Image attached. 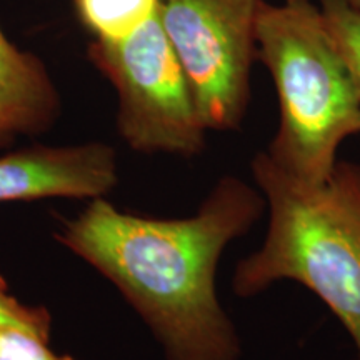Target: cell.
Wrapping results in <instances>:
<instances>
[{
	"instance_id": "obj_7",
	"label": "cell",
	"mask_w": 360,
	"mask_h": 360,
	"mask_svg": "<svg viewBox=\"0 0 360 360\" xmlns=\"http://www.w3.org/2000/svg\"><path fill=\"white\" fill-rule=\"evenodd\" d=\"M60 115V92L45 62L13 44L0 25V150L49 132Z\"/></svg>"
},
{
	"instance_id": "obj_8",
	"label": "cell",
	"mask_w": 360,
	"mask_h": 360,
	"mask_svg": "<svg viewBox=\"0 0 360 360\" xmlns=\"http://www.w3.org/2000/svg\"><path fill=\"white\" fill-rule=\"evenodd\" d=\"M79 24L90 40L117 42L147 25L160 0H70Z\"/></svg>"
},
{
	"instance_id": "obj_5",
	"label": "cell",
	"mask_w": 360,
	"mask_h": 360,
	"mask_svg": "<svg viewBox=\"0 0 360 360\" xmlns=\"http://www.w3.org/2000/svg\"><path fill=\"white\" fill-rule=\"evenodd\" d=\"M264 0H160L159 19L177 53L205 129H240L257 58Z\"/></svg>"
},
{
	"instance_id": "obj_11",
	"label": "cell",
	"mask_w": 360,
	"mask_h": 360,
	"mask_svg": "<svg viewBox=\"0 0 360 360\" xmlns=\"http://www.w3.org/2000/svg\"><path fill=\"white\" fill-rule=\"evenodd\" d=\"M0 360H75L70 355H58L49 347V340L20 330L0 328Z\"/></svg>"
},
{
	"instance_id": "obj_1",
	"label": "cell",
	"mask_w": 360,
	"mask_h": 360,
	"mask_svg": "<svg viewBox=\"0 0 360 360\" xmlns=\"http://www.w3.org/2000/svg\"><path fill=\"white\" fill-rule=\"evenodd\" d=\"M264 212L257 187L225 175L188 217L127 214L101 197L58 219L56 238L114 283L167 360H238L242 340L220 304L217 269Z\"/></svg>"
},
{
	"instance_id": "obj_6",
	"label": "cell",
	"mask_w": 360,
	"mask_h": 360,
	"mask_svg": "<svg viewBox=\"0 0 360 360\" xmlns=\"http://www.w3.org/2000/svg\"><path fill=\"white\" fill-rule=\"evenodd\" d=\"M119 182L115 148L103 142L35 146L0 155V204L101 199Z\"/></svg>"
},
{
	"instance_id": "obj_4",
	"label": "cell",
	"mask_w": 360,
	"mask_h": 360,
	"mask_svg": "<svg viewBox=\"0 0 360 360\" xmlns=\"http://www.w3.org/2000/svg\"><path fill=\"white\" fill-rule=\"evenodd\" d=\"M87 57L115 90L117 132L132 150L179 157L204 152L209 130L159 12L127 39L89 40Z\"/></svg>"
},
{
	"instance_id": "obj_9",
	"label": "cell",
	"mask_w": 360,
	"mask_h": 360,
	"mask_svg": "<svg viewBox=\"0 0 360 360\" xmlns=\"http://www.w3.org/2000/svg\"><path fill=\"white\" fill-rule=\"evenodd\" d=\"M317 6L347 58L360 90V11L350 6L349 0H319Z\"/></svg>"
},
{
	"instance_id": "obj_10",
	"label": "cell",
	"mask_w": 360,
	"mask_h": 360,
	"mask_svg": "<svg viewBox=\"0 0 360 360\" xmlns=\"http://www.w3.org/2000/svg\"><path fill=\"white\" fill-rule=\"evenodd\" d=\"M0 328H20L51 342L52 315L45 307L20 302L0 277Z\"/></svg>"
},
{
	"instance_id": "obj_3",
	"label": "cell",
	"mask_w": 360,
	"mask_h": 360,
	"mask_svg": "<svg viewBox=\"0 0 360 360\" xmlns=\"http://www.w3.org/2000/svg\"><path fill=\"white\" fill-rule=\"evenodd\" d=\"M257 58L278 101V127L269 159L305 182H322L339 148L360 134V90L328 22L312 0L262 2Z\"/></svg>"
},
{
	"instance_id": "obj_2",
	"label": "cell",
	"mask_w": 360,
	"mask_h": 360,
	"mask_svg": "<svg viewBox=\"0 0 360 360\" xmlns=\"http://www.w3.org/2000/svg\"><path fill=\"white\" fill-rule=\"evenodd\" d=\"M250 169L269 222L262 244L237 264L233 292L250 299L299 283L335 315L360 360V164L339 160L322 182L292 177L265 152Z\"/></svg>"
},
{
	"instance_id": "obj_12",
	"label": "cell",
	"mask_w": 360,
	"mask_h": 360,
	"mask_svg": "<svg viewBox=\"0 0 360 360\" xmlns=\"http://www.w3.org/2000/svg\"><path fill=\"white\" fill-rule=\"evenodd\" d=\"M349 4H350V6H352V7L359 8V11H360V0H349Z\"/></svg>"
}]
</instances>
